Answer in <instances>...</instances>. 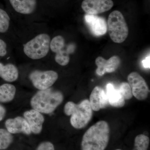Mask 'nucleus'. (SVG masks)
Here are the masks:
<instances>
[{
	"mask_svg": "<svg viewBox=\"0 0 150 150\" xmlns=\"http://www.w3.org/2000/svg\"><path fill=\"white\" fill-rule=\"evenodd\" d=\"M110 132L107 122H97L84 134L81 144V150H105L109 142Z\"/></svg>",
	"mask_w": 150,
	"mask_h": 150,
	"instance_id": "nucleus-1",
	"label": "nucleus"
},
{
	"mask_svg": "<svg viewBox=\"0 0 150 150\" xmlns=\"http://www.w3.org/2000/svg\"><path fill=\"white\" fill-rule=\"evenodd\" d=\"M64 100L63 93L59 91L48 88L38 91L30 100L33 109L40 113L50 114L62 104Z\"/></svg>",
	"mask_w": 150,
	"mask_h": 150,
	"instance_id": "nucleus-2",
	"label": "nucleus"
},
{
	"mask_svg": "<svg viewBox=\"0 0 150 150\" xmlns=\"http://www.w3.org/2000/svg\"><path fill=\"white\" fill-rule=\"evenodd\" d=\"M64 112L66 115L71 116L70 123L76 129L84 128L92 118L93 110L88 99L83 100L79 104L72 101L67 102Z\"/></svg>",
	"mask_w": 150,
	"mask_h": 150,
	"instance_id": "nucleus-3",
	"label": "nucleus"
},
{
	"mask_svg": "<svg viewBox=\"0 0 150 150\" xmlns=\"http://www.w3.org/2000/svg\"><path fill=\"white\" fill-rule=\"evenodd\" d=\"M107 28L111 40L116 43H121L129 35V28L123 15L119 11H113L108 20Z\"/></svg>",
	"mask_w": 150,
	"mask_h": 150,
	"instance_id": "nucleus-4",
	"label": "nucleus"
},
{
	"mask_svg": "<svg viewBox=\"0 0 150 150\" xmlns=\"http://www.w3.org/2000/svg\"><path fill=\"white\" fill-rule=\"evenodd\" d=\"M50 37L45 33L39 34L25 43L23 47L25 54L30 59H42L48 54L50 48Z\"/></svg>",
	"mask_w": 150,
	"mask_h": 150,
	"instance_id": "nucleus-5",
	"label": "nucleus"
},
{
	"mask_svg": "<svg viewBox=\"0 0 150 150\" xmlns=\"http://www.w3.org/2000/svg\"><path fill=\"white\" fill-rule=\"evenodd\" d=\"M59 76L54 71H40L35 70L30 73L29 79L33 86L39 90L46 89L53 85Z\"/></svg>",
	"mask_w": 150,
	"mask_h": 150,
	"instance_id": "nucleus-6",
	"label": "nucleus"
},
{
	"mask_svg": "<svg viewBox=\"0 0 150 150\" xmlns=\"http://www.w3.org/2000/svg\"><path fill=\"white\" fill-rule=\"evenodd\" d=\"M128 83L132 94L138 100H145L149 95V87L144 79L137 72H133L128 76Z\"/></svg>",
	"mask_w": 150,
	"mask_h": 150,
	"instance_id": "nucleus-7",
	"label": "nucleus"
},
{
	"mask_svg": "<svg viewBox=\"0 0 150 150\" xmlns=\"http://www.w3.org/2000/svg\"><path fill=\"white\" fill-rule=\"evenodd\" d=\"M113 6L112 0H83L81 7L87 14L96 15L110 10Z\"/></svg>",
	"mask_w": 150,
	"mask_h": 150,
	"instance_id": "nucleus-8",
	"label": "nucleus"
},
{
	"mask_svg": "<svg viewBox=\"0 0 150 150\" xmlns=\"http://www.w3.org/2000/svg\"><path fill=\"white\" fill-rule=\"evenodd\" d=\"M84 18L86 23L93 35L99 36L106 33L107 24L103 18L96 15L86 14Z\"/></svg>",
	"mask_w": 150,
	"mask_h": 150,
	"instance_id": "nucleus-9",
	"label": "nucleus"
},
{
	"mask_svg": "<svg viewBox=\"0 0 150 150\" xmlns=\"http://www.w3.org/2000/svg\"><path fill=\"white\" fill-rule=\"evenodd\" d=\"M97 66L96 73L99 76H102L105 73L113 72L116 71L121 63V60L118 56H112L108 60L99 56L95 61Z\"/></svg>",
	"mask_w": 150,
	"mask_h": 150,
	"instance_id": "nucleus-10",
	"label": "nucleus"
},
{
	"mask_svg": "<svg viewBox=\"0 0 150 150\" xmlns=\"http://www.w3.org/2000/svg\"><path fill=\"white\" fill-rule=\"evenodd\" d=\"M23 118L28 123L31 133L35 134L41 133L45 121L41 113L34 109H31L24 112Z\"/></svg>",
	"mask_w": 150,
	"mask_h": 150,
	"instance_id": "nucleus-11",
	"label": "nucleus"
},
{
	"mask_svg": "<svg viewBox=\"0 0 150 150\" xmlns=\"http://www.w3.org/2000/svg\"><path fill=\"white\" fill-rule=\"evenodd\" d=\"M89 101L93 110L96 111L105 108L109 104L105 91L98 86H96L93 90Z\"/></svg>",
	"mask_w": 150,
	"mask_h": 150,
	"instance_id": "nucleus-12",
	"label": "nucleus"
},
{
	"mask_svg": "<svg viewBox=\"0 0 150 150\" xmlns=\"http://www.w3.org/2000/svg\"><path fill=\"white\" fill-rule=\"evenodd\" d=\"M5 126L7 130L11 134L21 133L29 135L31 133L27 121L21 116L7 119L5 122Z\"/></svg>",
	"mask_w": 150,
	"mask_h": 150,
	"instance_id": "nucleus-13",
	"label": "nucleus"
},
{
	"mask_svg": "<svg viewBox=\"0 0 150 150\" xmlns=\"http://www.w3.org/2000/svg\"><path fill=\"white\" fill-rule=\"evenodd\" d=\"M106 93L108 99V104L112 107L121 108L125 104V100L118 88L113 85L108 83L106 86Z\"/></svg>",
	"mask_w": 150,
	"mask_h": 150,
	"instance_id": "nucleus-14",
	"label": "nucleus"
},
{
	"mask_svg": "<svg viewBox=\"0 0 150 150\" xmlns=\"http://www.w3.org/2000/svg\"><path fill=\"white\" fill-rule=\"evenodd\" d=\"M12 6L17 12L23 14L32 13L37 6L36 0H9Z\"/></svg>",
	"mask_w": 150,
	"mask_h": 150,
	"instance_id": "nucleus-15",
	"label": "nucleus"
},
{
	"mask_svg": "<svg viewBox=\"0 0 150 150\" xmlns=\"http://www.w3.org/2000/svg\"><path fill=\"white\" fill-rule=\"evenodd\" d=\"M0 77L6 81L9 82L15 81L18 79V70L12 64L4 65L0 63Z\"/></svg>",
	"mask_w": 150,
	"mask_h": 150,
	"instance_id": "nucleus-16",
	"label": "nucleus"
},
{
	"mask_svg": "<svg viewBox=\"0 0 150 150\" xmlns=\"http://www.w3.org/2000/svg\"><path fill=\"white\" fill-rule=\"evenodd\" d=\"M16 88L13 85L6 83L0 86V102L7 103L14 98Z\"/></svg>",
	"mask_w": 150,
	"mask_h": 150,
	"instance_id": "nucleus-17",
	"label": "nucleus"
},
{
	"mask_svg": "<svg viewBox=\"0 0 150 150\" xmlns=\"http://www.w3.org/2000/svg\"><path fill=\"white\" fill-rule=\"evenodd\" d=\"M13 141V137L11 134L6 129H0V150L8 148Z\"/></svg>",
	"mask_w": 150,
	"mask_h": 150,
	"instance_id": "nucleus-18",
	"label": "nucleus"
},
{
	"mask_svg": "<svg viewBox=\"0 0 150 150\" xmlns=\"http://www.w3.org/2000/svg\"><path fill=\"white\" fill-rule=\"evenodd\" d=\"M149 138L144 134H140L135 138L133 150H147L149 145Z\"/></svg>",
	"mask_w": 150,
	"mask_h": 150,
	"instance_id": "nucleus-19",
	"label": "nucleus"
},
{
	"mask_svg": "<svg viewBox=\"0 0 150 150\" xmlns=\"http://www.w3.org/2000/svg\"><path fill=\"white\" fill-rule=\"evenodd\" d=\"M65 46L64 39L61 35H58L54 38L50 42V48L54 53H57L62 51Z\"/></svg>",
	"mask_w": 150,
	"mask_h": 150,
	"instance_id": "nucleus-20",
	"label": "nucleus"
},
{
	"mask_svg": "<svg viewBox=\"0 0 150 150\" xmlns=\"http://www.w3.org/2000/svg\"><path fill=\"white\" fill-rule=\"evenodd\" d=\"M9 16L4 10L0 8V33L6 32L9 26Z\"/></svg>",
	"mask_w": 150,
	"mask_h": 150,
	"instance_id": "nucleus-21",
	"label": "nucleus"
},
{
	"mask_svg": "<svg viewBox=\"0 0 150 150\" xmlns=\"http://www.w3.org/2000/svg\"><path fill=\"white\" fill-rule=\"evenodd\" d=\"M55 61L59 64L62 66H65L69 64L70 61L69 52L68 50L62 51L56 53L55 57Z\"/></svg>",
	"mask_w": 150,
	"mask_h": 150,
	"instance_id": "nucleus-22",
	"label": "nucleus"
},
{
	"mask_svg": "<svg viewBox=\"0 0 150 150\" xmlns=\"http://www.w3.org/2000/svg\"><path fill=\"white\" fill-rule=\"evenodd\" d=\"M118 88L125 100L131 99L133 97L131 88L128 83H121Z\"/></svg>",
	"mask_w": 150,
	"mask_h": 150,
	"instance_id": "nucleus-23",
	"label": "nucleus"
},
{
	"mask_svg": "<svg viewBox=\"0 0 150 150\" xmlns=\"http://www.w3.org/2000/svg\"><path fill=\"white\" fill-rule=\"evenodd\" d=\"M36 150H55V148L51 142H45L40 143Z\"/></svg>",
	"mask_w": 150,
	"mask_h": 150,
	"instance_id": "nucleus-24",
	"label": "nucleus"
},
{
	"mask_svg": "<svg viewBox=\"0 0 150 150\" xmlns=\"http://www.w3.org/2000/svg\"><path fill=\"white\" fill-rule=\"evenodd\" d=\"M6 47L5 42L0 39V56H4L6 54Z\"/></svg>",
	"mask_w": 150,
	"mask_h": 150,
	"instance_id": "nucleus-25",
	"label": "nucleus"
},
{
	"mask_svg": "<svg viewBox=\"0 0 150 150\" xmlns=\"http://www.w3.org/2000/svg\"><path fill=\"white\" fill-rule=\"evenodd\" d=\"M150 54L142 61V64L145 68H150Z\"/></svg>",
	"mask_w": 150,
	"mask_h": 150,
	"instance_id": "nucleus-26",
	"label": "nucleus"
},
{
	"mask_svg": "<svg viewBox=\"0 0 150 150\" xmlns=\"http://www.w3.org/2000/svg\"><path fill=\"white\" fill-rule=\"evenodd\" d=\"M6 109L3 105H0V121L4 119L6 114Z\"/></svg>",
	"mask_w": 150,
	"mask_h": 150,
	"instance_id": "nucleus-27",
	"label": "nucleus"
},
{
	"mask_svg": "<svg viewBox=\"0 0 150 150\" xmlns=\"http://www.w3.org/2000/svg\"><path fill=\"white\" fill-rule=\"evenodd\" d=\"M122 150L120 149H116V150Z\"/></svg>",
	"mask_w": 150,
	"mask_h": 150,
	"instance_id": "nucleus-28",
	"label": "nucleus"
}]
</instances>
